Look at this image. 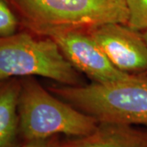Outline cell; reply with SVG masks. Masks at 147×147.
<instances>
[{
	"label": "cell",
	"mask_w": 147,
	"mask_h": 147,
	"mask_svg": "<svg viewBox=\"0 0 147 147\" xmlns=\"http://www.w3.org/2000/svg\"><path fill=\"white\" fill-rule=\"evenodd\" d=\"M30 30L50 37L72 30H89L106 23L127 24V0H5Z\"/></svg>",
	"instance_id": "obj_1"
},
{
	"label": "cell",
	"mask_w": 147,
	"mask_h": 147,
	"mask_svg": "<svg viewBox=\"0 0 147 147\" xmlns=\"http://www.w3.org/2000/svg\"><path fill=\"white\" fill-rule=\"evenodd\" d=\"M53 92L99 123L147 126V76L131 74L120 81L53 87Z\"/></svg>",
	"instance_id": "obj_2"
},
{
	"label": "cell",
	"mask_w": 147,
	"mask_h": 147,
	"mask_svg": "<svg viewBox=\"0 0 147 147\" xmlns=\"http://www.w3.org/2000/svg\"><path fill=\"white\" fill-rule=\"evenodd\" d=\"M17 112L19 131L26 141L44 140L63 134L89 135L99 122L48 92L31 78L21 80Z\"/></svg>",
	"instance_id": "obj_3"
},
{
	"label": "cell",
	"mask_w": 147,
	"mask_h": 147,
	"mask_svg": "<svg viewBox=\"0 0 147 147\" xmlns=\"http://www.w3.org/2000/svg\"><path fill=\"white\" fill-rule=\"evenodd\" d=\"M34 75L68 86L81 83L78 70L52 38L28 33L0 37V80Z\"/></svg>",
	"instance_id": "obj_4"
},
{
	"label": "cell",
	"mask_w": 147,
	"mask_h": 147,
	"mask_svg": "<svg viewBox=\"0 0 147 147\" xmlns=\"http://www.w3.org/2000/svg\"><path fill=\"white\" fill-rule=\"evenodd\" d=\"M50 38L57 43L64 56L74 67L85 74L94 83L117 82L131 74L116 68L88 30L59 32Z\"/></svg>",
	"instance_id": "obj_5"
},
{
	"label": "cell",
	"mask_w": 147,
	"mask_h": 147,
	"mask_svg": "<svg viewBox=\"0 0 147 147\" xmlns=\"http://www.w3.org/2000/svg\"><path fill=\"white\" fill-rule=\"evenodd\" d=\"M116 68L123 72H147V44L142 32L126 24L106 23L88 30Z\"/></svg>",
	"instance_id": "obj_6"
},
{
	"label": "cell",
	"mask_w": 147,
	"mask_h": 147,
	"mask_svg": "<svg viewBox=\"0 0 147 147\" xmlns=\"http://www.w3.org/2000/svg\"><path fill=\"white\" fill-rule=\"evenodd\" d=\"M58 147H147V127L99 123L89 135L60 142Z\"/></svg>",
	"instance_id": "obj_7"
},
{
	"label": "cell",
	"mask_w": 147,
	"mask_h": 147,
	"mask_svg": "<svg viewBox=\"0 0 147 147\" xmlns=\"http://www.w3.org/2000/svg\"><path fill=\"white\" fill-rule=\"evenodd\" d=\"M21 80H0V147H15L19 131L17 112Z\"/></svg>",
	"instance_id": "obj_8"
},
{
	"label": "cell",
	"mask_w": 147,
	"mask_h": 147,
	"mask_svg": "<svg viewBox=\"0 0 147 147\" xmlns=\"http://www.w3.org/2000/svg\"><path fill=\"white\" fill-rule=\"evenodd\" d=\"M128 8L127 26L142 32L147 29V0H127Z\"/></svg>",
	"instance_id": "obj_9"
},
{
	"label": "cell",
	"mask_w": 147,
	"mask_h": 147,
	"mask_svg": "<svg viewBox=\"0 0 147 147\" xmlns=\"http://www.w3.org/2000/svg\"><path fill=\"white\" fill-rule=\"evenodd\" d=\"M19 20L5 0H0V37L14 34Z\"/></svg>",
	"instance_id": "obj_10"
},
{
	"label": "cell",
	"mask_w": 147,
	"mask_h": 147,
	"mask_svg": "<svg viewBox=\"0 0 147 147\" xmlns=\"http://www.w3.org/2000/svg\"><path fill=\"white\" fill-rule=\"evenodd\" d=\"M59 143L57 137H53L44 140L26 141L25 144L19 147H58Z\"/></svg>",
	"instance_id": "obj_11"
},
{
	"label": "cell",
	"mask_w": 147,
	"mask_h": 147,
	"mask_svg": "<svg viewBox=\"0 0 147 147\" xmlns=\"http://www.w3.org/2000/svg\"><path fill=\"white\" fill-rule=\"evenodd\" d=\"M142 35H143V38H144V39H145V41L146 42L147 44V29L146 30H145L144 31H142Z\"/></svg>",
	"instance_id": "obj_12"
}]
</instances>
